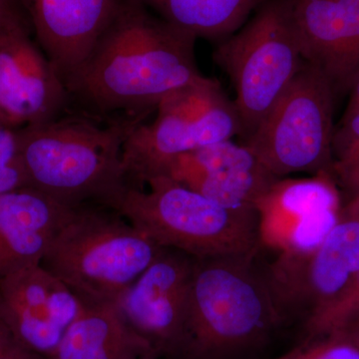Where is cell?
Masks as SVG:
<instances>
[{
	"mask_svg": "<svg viewBox=\"0 0 359 359\" xmlns=\"http://www.w3.org/2000/svg\"><path fill=\"white\" fill-rule=\"evenodd\" d=\"M257 252L196 261L176 359H243L285 325Z\"/></svg>",
	"mask_w": 359,
	"mask_h": 359,
	"instance_id": "3957f363",
	"label": "cell"
},
{
	"mask_svg": "<svg viewBox=\"0 0 359 359\" xmlns=\"http://www.w3.org/2000/svg\"><path fill=\"white\" fill-rule=\"evenodd\" d=\"M359 273V219L341 212L339 221L318 247L276 255L264 268L283 323L302 327L337 301Z\"/></svg>",
	"mask_w": 359,
	"mask_h": 359,
	"instance_id": "9c48e42d",
	"label": "cell"
},
{
	"mask_svg": "<svg viewBox=\"0 0 359 359\" xmlns=\"http://www.w3.org/2000/svg\"><path fill=\"white\" fill-rule=\"evenodd\" d=\"M161 176L224 207L250 209L278 180L247 146L231 140L177 156Z\"/></svg>",
	"mask_w": 359,
	"mask_h": 359,
	"instance_id": "5bb4252c",
	"label": "cell"
},
{
	"mask_svg": "<svg viewBox=\"0 0 359 359\" xmlns=\"http://www.w3.org/2000/svg\"><path fill=\"white\" fill-rule=\"evenodd\" d=\"M197 259L162 248L116 302L126 325L157 355L178 356Z\"/></svg>",
	"mask_w": 359,
	"mask_h": 359,
	"instance_id": "30bf717a",
	"label": "cell"
},
{
	"mask_svg": "<svg viewBox=\"0 0 359 359\" xmlns=\"http://www.w3.org/2000/svg\"><path fill=\"white\" fill-rule=\"evenodd\" d=\"M304 61L323 71L335 93L359 72V0H290Z\"/></svg>",
	"mask_w": 359,
	"mask_h": 359,
	"instance_id": "9a60e30c",
	"label": "cell"
},
{
	"mask_svg": "<svg viewBox=\"0 0 359 359\" xmlns=\"http://www.w3.org/2000/svg\"><path fill=\"white\" fill-rule=\"evenodd\" d=\"M342 205L330 175L278 179L255 205L259 248L276 255L314 249L339 221Z\"/></svg>",
	"mask_w": 359,
	"mask_h": 359,
	"instance_id": "8fae6325",
	"label": "cell"
},
{
	"mask_svg": "<svg viewBox=\"0 0 359 359\" xmlns=\"http://www.w3.org/2000/svg\"><path fill=\"white\" fill-rule=\"evenodd\" d=\"M26 186L29 185L18 155L16 130L0 129V194Z\"/></svg>",
	"mask_w": 359,
	"mask_h": 359,
	"instance_id": "603a6c76",
	"label": "cell"
},
{
	"mask_svg": "<svg viewBox=\"0 0 359 359\" xmlns=\"http://www.w3.org/2000/svg\"><path fill=\"white\" fill-rule=\"evenodd\" d=\"M195 39H219L242 27L264 0H141Z\"/></svg>",
	"mask_w": 359,
	"mask_h": 359,
	"instance_id": "d6986e66",
	"label": "cell"
},
{
	"mask_svg": "<svg viewBox=\"0 0 359 359\" xmlns=\"http://www.w3.org/2000/svg\"><path fill=\"white\" fill-rule=\"evenodd\" d=\"M335 97L323 71L304 62L244 145L276 178L294 173L332 177Z\"/></svg>",
	"mask_w": 359,
	"mask_h": 359,
	"instance_id": "52a82bcc",
	"label": "cell"
},
{
	"mask_svg": "<svg viewBox=\"0 0 359 359\" xmlns=\"http://www.w3.org/2000/svg\"><path fill=\"white\" fill-rule=\"evenodd\" d=\"M150 114L99 118L68 109L16 129L28 185L65 204L105 207L126 185L123 147Z\"/></svg>",
	"mask_w": 359,
	"mask_h": 359,
	"instance_id": "7a4b0ae2",
	"label": "cell"
},
{
	"mask_svg": "<svg viewBox=\"0 0 359 359\" xmlns=\"http://www.w3.org/2000/svg\"><path fill=\"white\" fill-rule=\"evenodd\" d=\"M37 43L65 80L86 58L122 0H20Z\"/></svg>",
	"mask_w": 359,
	"mask_h": 359,
	"instance_id": "2e32d148",
	"label": "cell"
},
{
	"mask_svg": "<svg viewBox=\"0 0 359 359\" xmlns=\"http://www.w3.org/2000/svg\"><path fill=\"white\" fill-rule=\"evenodd\" d=\"M276 359H359V337L353 330L302 340L299 346Z\"/></svg>",
	"mask_w": 359,
	"mask_h": 359,
	"instance_id": "7402d4cb",
	"label": "cell"
},
{
	"mask_svg": "<svg viewBox=\"0 0 359 359\" xmlns=\"http://www.w3.org/2000/svg\"><path fill=\"white\" fill-rule=\"evenodd\" d=\"M156 111L154 121L139 125L123 147L130 185L141 187L146 180L161 176L177 156L241 135L235 104L210 78L170 94Z\"/></svg>",
	"mask_w": 359,
	"mask_h": 359,
	"instance_id": "ba28073f",
	"label": "cell"
},
{
	"mask_svg": "<svg viewBox=\"0 0 359 359\" xmlns=\"http://www.w3.org/2000/svg\"><path fill=\"white\" fill-rule=\"evenodd\" d=\"M341 212L348 216L355 217L359 219V193L347 201L346 204L342 205Z\"/></svg>",
	"mask_w": 359,
	"mask_h": 359,
	"instance_id": "4316f807",
	"label": "cell"
},
{
	"mask_svg": "<svg viewBox=\"0 0 359 359\" xmlns=\"http://www.w3.org/2000/svg\"><path fill=\"white\" fill-rule=\"evenodd\" d=\"M356 113H359V72L355 80H354L353 86L349 90L348 104H347L346 112H344L341 119L351 117Z\"/></svg>",
	"mask_w": 359,
	"mask_h": 359,
	"instance_id": "484cf974",
	"label": "cell"
},
{
	"mask_svg": "<svg viewBox=\"0 0 359 359\" xmlns=\"http://www.w3.org/2000/svg\"><path fill=\"white\" fill-rule=\"evenodd\" d=\"M215 60L230 77L244 141L304 65L290 0H269L238 33L224 40Z\"/></svg>",
	"mask_w": 359,
	"mask_h": 359,
	"instance_id": "8992f818",
	"label": "cell"
},
{
	"mask_svg": "<svg viewBox=\"0 0 359 359\" xmlns=\"http://www.w3.org/2000/svg\"><path fill=\"white\" fill-rule=\"evenodd\" d=\"M162 248L107 207L75 208L42 259L86 306L116 304Z\"/></svg>",
	"mask_w": 359,
	"mask_h": 359,
	"instance_id": "5b68a950",
	"label": "cell"
},
{
	"mask_svg": "<svg viewBox=\"0 0 359 359\" xmlns=\"http://www.w3.org/2000/svg\"><path fill=\"white\" fill-rule=\"evenodd\" d=\"M11 26H25L32 30V23L20 0H0V28Z\"/></svg>",
	"mask_w": 359,
	"mask_h": 359,
	"instance_id": "cb8c5ba5",
	"label": "cell"
},
{
	"mask_svg": "<svg viewBox=\"0 0 359 359\" xmlns=\"http://www.w3.org/2000/svg\"><path fill=\"white\" fill-rule=\"evenodd\" d=\"M140 359H173L169 358H163V356L154 355V354H151V355L145 356V358H142Z\"/></svg>",
	"mask_w": 359,
	"mask_h": 359,
	"instance_id": "f1b7e54d",
	"label": "cell"
},
{
	"mask_svg": "<svg viewBox=\"0 0 359 359\" xmlns=\"http://www.w3.org/2000/svg\"><path fill=\"white\" fill-rule=\"evenodd\" d=\"M75 208L30 186L0 194V276L41 264Z\"/></svg>",
	"mask_w": 359,
	"mask_h": 359,
	"instance_id": "e0dca14e",
	"label": "cell"
},
{
	"mask_svg": "<svg viewBox=\"0 0 359 359\" xmlns=\"http://www.w3.org/2000/svg\"><path fill=\"white\" fill-rule=\"evenodd\" d=\"M0 359H43L30 353L13 339L0 323Z\"/></svg>",
	"mask_w": 359,
	"mask_h": 359,
	"instance_id": "d4e9b609",
	"label": "cell"
},
{
	"mask_svg": "<svg viewBox=\"0 0 359 359\" xmlns=\"http://www.w3.org/2000/svg\"><path fill=\"white\" fill-rule=\"evenodd\" d=\"M195 37L122 0L86 58L63 80L69 109L99 118L150 114L170 94L203 83Z\"/></svg>",
	"mask_w": 359,
	"mask_h": 359,
	"instance_id": "6da1fadb",
	"label": "cell"
},
{
	"mask_svg": "<svg viewBox=\"0 0 359 359\" xmlns=\"http://www.w3.org/2000/svg\"><path fill=\"white\" fill-rule=\"evenodd\" d=\"M105 207L121 215L161 248L197 259L259 249L256 210L224 207L167 176L126 184Z\"/></svg>",
	"mask_w": 359,
	"mask_h": 359,
	"instance_id": "277c9868",
	"label": "cell"
},
{
	"mask_svg": "<svg viewBox=\"0 0 359 359\" xmlns=\"http://www.w3.org/2000/svg\"><path fill=\"white\" fill-rule=\"evenodd\" d=\"M83 302L41 264L0 276V323L18 344L50 359Z\"/></svg>",
	"mask_w": 359,
	"mask_h": 359,
	"instance_id": "7c38bea8",
	"label": "cell"
},
{
	"mask_svg": "<svg viewBox=\"0 0 359 359\" xmlns=\"http://www.w3.org/2000/svg\"><path fill=\"white\" fill-rule=\"evenodd\" d=\"M332 178L349 199L359 193V113L341 119L332 139Z\"/></svg>",
	"mask_w": 359,
	"mask_h": 359,
	"instance_id": "ffe728a7",
	"label": "cell"
},
{
	"mask_svg": "<svg viewBox=\"0 0 359 359\" xmlns=\"http://www.w3.org/2000/svg\"><path fill=\"white\" fill-rule=\"evenodd\" d=\"M346 330H353L354 334H358L359 337V318L355 321H353V323H351V325H349V327H347Z\"/></svg>",
	"mask_w": 359,
	"mask_h": 359,
	"instance_id": "83f0119b",
	"label": "cell"
},
{
	"mask_svg": "<svg viewBox=\"0 0 359 359\" xmlns=\"http://www.w3.org/2000/svg\"><path fill=\"white\" fill-rule=\"evenodd\" d=\"M25 26L0 28V120L20 129L58 117L70 108L62 78Z\"/></svg>",
	"mask_w": 359,
	"mask_h": 359,
	"instance_id": "4fadbf2b",
	"label": "cell"
},
{
	"mask_svg": "<svg viewBox=\"0 0 359 359\" xmlns=\"http://www.w3.org/2000/svg\"><path fill=\"white\" fill-rule=\"evenodd\" d=\"M6 128V127L4 126V124H2L1 120H0V129Z\"/></svg>",
	"mask_w": 359,
	"mask_h": 359,
	"instance_id": "f546056e",
	"label": "cell"
},
{
	"mask_svg": "<svg viewBox=\"0 0 359 359\" xmlns=\"http://www.w3.org/2000/svg\"><path fill=\"white\" fill-rule=\"evenodd\" d=\"M359 318V273L337 301L304 325V339L346 330Z\"/></svg>",
	"mask_w": 359,
	"mask_h": 359,
	"instance_id": "44dd1931",
	"label": "cell"
},
{
	"mask_svg": "<svg viewBox=\"0 0 359 359\" xmlns=\"http://www.w3.org/2000/svg\"><path fill=\"white\" fill-rule=\"evenodd\" d=\"M151 354L157 355L132 332L116 304H84L50 359H140Z\"/></svg>",
	"mask_w": 359,
	"mask_h": 359,
	"instance_id": "ac0fdd59",
	"label": "cell"
}]
</instances>
